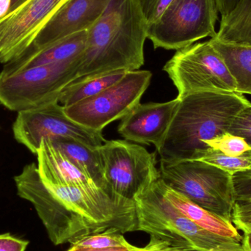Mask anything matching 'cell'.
<instances>
[{"label":"cell","mask_w":251,"mask_h":251,"mask_svg":"<svg viewBox=\"0 0 251 251\" xmlns=\"http://www.w3.org/2000/svg\"><path fill=\"white\" fill-rule=\"evenodd\" d=\"M232 224L243 233L251 232V199L236 201L233 209Z\"/></svg>","instance_id":"obj_26"},{"label":"cell","mask_w":251,"mask_h":251,"mask_svg":"<svg viewBox=\"0 0 251 251\" xmlns=\"http://www.w3.org/2000/svg\"><path fill=\"white\" fill-rule=\"evenodd\" d=\"M127 71L117 70L81 76L62 91L58 102L66 107L94 97L120 81Z\"/></svg>","instance_id":"obj_19"},{"label":"cell","mask_w":251,"mask_h":251,"mask_svg":"<svg viewBox=\"0 0 251 251\" xmlns=\"http://www.w3.org/2000/svg\"><path fill=\"white\" fill-rule=\"evenodd\" d=\"M148 27L140 0H110L102 16L87 31L79 77L139 70L145 63Z\"/></svg>","instance_id":"obj_2"},{"label":"cell","mask_w":251,"mask_h":251,"mask_svg":"<svg viewBox=\"0 0 251 251\" xmlns=\"http://www.w3.org/2000/svg\"><path fill=\"white\" fill-rule=\"evenodd\" d=\"M12 0H0V19L10 11Z\"/></svg>","instance_id":"obj_33"},{"label":"cell","mask_w":251,"mask_h":251,"mask_svg":"<svg viewBox=\"0 0 251 251\" xmlns=\"http://www.w3.org/2000/svg\"><path fill=\"white\" fill-rule=\"evenodd\" d=\"M87 36V31L76 32L58 40L40 51L23 54L4 64L1 73L11 74L32 66L76 60L85 51Z\"/></svg>","instance_id":"obj_16"},{"label":"cell","mask_w":251,"mask_h":251,"mask_svg":"<svg viewBox=\"0 0 251 251\" xmlns=\"http://www.w3.org/2000/svg\"><path fill=\"white\" fill-rule=\"evenodd\" d=\"M128 248L131 251H183L168 242L154 237H150V242L145 247H136L129 243Z\"/></svg>","instance_id":"obj_30"},{"label":"cell","mask_w":251,"mask_h":251,"mask_svg":"<svg viewBox=\"0 0 251 251\" xmlns=\"http://www.w3.org/2000/svg\"><path fill=\"white\" fill-rule=\"evenodd\" d=\"M243 244L246 251H251V232L244 233Z\"/></svg>","instance_id":"obj_34"},{"label":"cell","mask_w":251,"mask_h":251,"mask_svg":"<svg viewBox=\"0 0 251 251\" xmlns=\"http://www.w3.org/2000/svg\"><path fill=\"white\" fill-rule=\"evenodd\" d=\"M221 18L229 14L238 4L240 0H215Z\"/></svg>","instance_id":"obj_31"},{"label":"cell","mask_w":251,"mask_h":251,"mask_svg":"<svg viewBox=\"0 0 251 251\" xmlns=\"http://www.w3.org/2000/svg\"><path fill=\"white\" fill-rule=\"evenodd\" d=\"M36 154L38 174L44 184L97 185L54 146L51 140H43Z\"/></svg>","instance_id":"obj_15"},{"label":"cell","mask_w":251,"mask_h":251,"mask_svg":"<svg viewBox=\"0 0 251 251\" xmlns=\"http://www.w3.org/2000/svg\"><path fill=\"white\" fill-rule=\"evenodd\" d=\"M219 10L215 0H174L148 27L154 49L179 50L216 36Z\"/></svg>","instance_id":"obj_8"},{"label":"cell","mask_w":251,"mask_h":251,"mask_svg":"<svg viewBox=\"0 0 251 251\" xmlns=\"http://www.w3.org/2000/svg\"><path fill=\"white\" fill-rule=\"evenodd\" d=\"M69 0H26L0 19V63L19 58Z\"/></svg>","instance_id":"obj_12"},{"label":"cell","mask_w":251,"mask_h":251,"mask_svg":"<svg viewBox=\"0 0 251 251\" xmlns=\"http://www.w3.org/2000/svg\"><path fill=\"white\" fill-rule=\"evenodd\" d=\"M174 0H140L149 25L154 23Z\"/></svg>","instance_id":"obj_28"},{"label":"cell","mask_w":251,"mask_h":251,"mask_svg":"<svg viewBox=\"0 0 251 251\" xmlns=\"http://www.w3.org/2000/svg\"><path fill=\"white\" fill-rule=\"evenodd\" d=\"M138 231L183 251H246L243 242L199 226L175 207L153 183L135 200Z\"/></svg>","instance_id":"obj_4"},{"label":"cell","mask_w":251,"mask_h":251,"mask_svg":"<svg viewBox=\"0 0 251 251\" xmlns=\"http://www.w3.org/2000/svg\"><path fill=\"white\" fill-rule=\"evenodd\" d=\"M26 0H12L11 1V5H10V11H12V10H15V9L17 8L18 7L21 5V4H23L25 1H26Z\"/></svg>","instance_id":"obj_35"},{"label":"cell","mask_w":251,"mask_h":251,"mask_svg":"<svg viewBox=\"0 0 251 251\" xmlns=\"http://www.w3.org/2000/svg\"><path fill=\"white\" fill-rule=\"evenodd\" d=\"M19 197L30 202L55 246L117 230L137 231L135 201L97 185L44 184L35 163L14 178Z\"/></svg>","instance_id":"obj_1"},{"label":"cell","mask_w":251,"mask_h":251,"mask_svg":"<svg viewBox=\"0 0 251 251\" xmlns=\"http://www.w3.org/2000/svg\"><path fill=\"white\" fill-rule=\"evenodd\" d=\"M178 100L175 116L156 149L165 162L191 160L195 153L209 149L203 141L228 132L237 113L251 103L238 93H195Z\"/></svg>","instance_id":"obj_3"},{"label":"cell","mask_w":251,"mask_h":251,"mask_svg":"<svg viewBox=\"0 0 251 251\" xmlns=\"http://www.w3.org/2000/svg\"><path fill=\"white\" fill-rule=\"evenodd\" d=\"M110 1L69 0L51 18L23 54L40 51L72 34L88 31L102 16Z\"/></svg>","instance_id":"obj_13"},{"label":"cell","mask_w":251,"mask_h":251,"mask_svg":"<svg viewBox=\"0 0 251 251\" xmlns=\"http://www.w3.org/2000/svg\"><path fill=\"white\" fill-rule=\"evenodd\" d=\"M215 39L232 45L251 47V0H240L235 8L221 18Z\"/></svg>","instance_id":"obj_20"},{"label":"cell","mask_w":251,"mask_h":251,"mask_svg":"<svg viewBox=\"0 0 251 251\" xmlns=\"http://www.w3.org/2000/svg\"><path fill=\"white\" fill-rule=\"evenodd\" d=\"M13 131L15 139L35 154L46 139L72 137L94 148L106 142L102 131L82 126L68 117L58 101L19 112Z\"/></svg>","instance_id":"obj_11"},{"label":"cell","mask_w":251,"mask_h":251,"mask_svg":"<svg viewBox=\"0 0 251 251\" xmlns=\"http://www.w3.org/2000/svg\"><path fill=\"white\" fill-rule=\"evenodd\" d=\"M128 244H129V243L128 242L126 246H123V247L108 248V249H87V248L71 246L69 250L66 251H130L129 248H128Z\"/></svg>","instance_id":"obj_32"},{"label":"cell","mask_w":251,"mask_h":251,"mask_svg":"<svg viewBox=\"0 0 251 251\" xmlns=\"http://www.w3.org/2000/svg\"><path fill=\"white\" fill-rule=\"evenodd\" d=\"M149 71L127 72L119 82L100 94L64 107L68 117L79 125L102 131L115 121L123 119L137 104L150 85Z\"/></svg>","instance_id":"obj_10"},{"label":"cell","mask_w":251,"mask_h":251,"mask_svg":"<svg viewBox=\"0 0 251 251\" xmlns=\"http://www.w3.org/2000/svg\"><path fill=\"white\" fill-rule=\"evenodd\" d=\"M159 178L173 190L226 221L235 203L232 174L199 160H160Z\"/></svg>","instance_id":"obj_5"},{"label":"cell","mask_w":251,"mask_h":251,"mask_svg":"<svg viewBox=\"0 0 251 251\" xmlns=\"http://www.w3.org/2000/svg\"><path fill=\"white\" fill-rule=\"evenodd\" d=\"M232 180L235 200L251 199V170L235 173Z\"/></svg>","instance_id":"obj_27"},{"label":"cell","mask_w":251,"mask_h":251,"mask_svg":"<svg viewBox=\"0 0 251 251\" xmlns=\"http://www.w3.org/2000/svg\"><path fill=\"white\" fill-rule=\"evenodd\" d=\"M156 184L163 196L190 221L215 234L243 242V236L232 222L226 221L193 203L185 196L167 186L160 178L156 181Z\"/></svg>","instance_id":"obj_17"},{"label":"cell","mask_w":251,"mask_h":251,"mask_svg":"<svg viewBox=\"0 0 251 251\" xmlns=\"http://www.w3.org/2000/svg\"><path fill=\"white\" fill-rule=\"evenodd\" d=\"M50 140L98 187L110 190L104 179L98 148L91 147L72 137H58Z\"/></svg>","instance_id":"obj_18"},{"label":"cell","mask_w":251,"mask_h":251,"mask_svg":"<svg viewBox=\"0 0 251 251\" xmlns=\"http://www.w3.org/2000/svg\"><path fill=\"white\" fill-rule=\"evenodd\" d=\"M203 143L227 156H241L251 151V146L243 137L229 132L224 133L211 140H205Z\"/></svg>","instance_id":"obj_24"},{"label":"cell","mask_w":251,"mask_h":251,"mask_svg":"<svg viewBox=\"0 0 251 251\" xmlns=\"http://www.w3.org/2000/svg\"><path fill=\"white\" fill-rule=\"evenodd\" d=\"M128 242L123 234L117 230L110 229L97 234L85 236L71 246L87 249H102L108 248L123 247L126 246Z\"/></svg>","instance_id":"obj_23"},{"label":"cell","mask_w":251,"mask_h":251,"mask_svg":"<svg viewBox=\"0 0 251 251\" xmlns=\"http://www.w3.org/2000/svg\"><path fill=\"white\" fill-rule=\"evenodd\" d=\"M179 104V100L166 102L139 104L122 119L119 134L126 140L153 144L159 149L171 126Z\"/></svg>","instance_id":"obj_14"},{"label":"cell","mask_w":251,"mask_h":251,"mask_svg":"<svg viewBox=\"0 0 251 251\" xmlns=\"http://www.w3.org/2000/svg\"><path fill=\"white\" fill-rule=\"evenodd\" d=\"M163 71L176 88L178 99L195 93H237L234 77L209 40L177 50Z\"/></svg>","instance_id":"obj_7"},{"label":"cell","mask_w":251,"mask_h":251,"mask_svg":"<svg viewBox=\"0 0 251 251\" xmlns=\"http://www.w3.org/2000/svg\"><path fill=\"white\" fill-rule=\"evenodd\" d=\"M191 160H199L215 165L231 174L251 170V151L238 156H227L219 151L209 148L195 153Z\"/></svg>","instance_id":"obj_22"},{"label":"cell","mask_w":251,"mask_h":251,"mask_svg":"<svg viewBox=\"0 0 251 251\" xmlns=\"http://www.w3.org/2000/svg\"><path fill=\"white\" fill-rule=\"evenodd\" d=\"M228 132L243 137L251 146V103L237 113Z\"/></svg>","instance_id":"obj_25"},{"label":"cell","mask_w":251,"mask_h":251,"mask_svg":"<svg viewBox=\"0 0 251 251\" xmlns=\"http://www.w3.org/2000/svg\"><path fill=\"white\" fill-rule=\"evenodd\" d=\"M107 188L128 199L146 191L159 178L156 154L127 140H106L98 148Z\"/></svg>","instance_id":"obj_9"},{"label":"cell","mask_w":251,"mask_h":251,"mask_svg":"<svg viewBox=\"0 0 251 251\" xmlns=\"http://www.w3.org/2000/svg\"><path fill=\"white\" fill-rule=\"evenodd\" d=\"M237 84V93L251 95V47L232 45L210 38Z\"/></svg>","instance_id":"obj_21"},{"label":"cell","mask_w":251,"mask_h":251,"mask_svg":"<svg viewBox=\"0 0 251 251\" xmlns=\"http://www.w3.org/2000/svg\"><path fill=\"white\" fill-rule=\"evenodd\" d=\"M28 243L10 234H0V251H25Z\"/></svg>","instance_id":"obj_29"},{"label":"cell","mask_w":251,"mask_h":251,"mask_svg":"<svg viewBox=\"0 0 251 251\" xmlns=\"http://www.w3.org/2000/svg\"><path fill=\"white\" fill-rule=\"evenodd\" d=\"M81 57L11 74L0 72V103L19 113L58 101L63 90L79 77Z\"/></svg>","instance_id":"obj_6"}]
</instances>
